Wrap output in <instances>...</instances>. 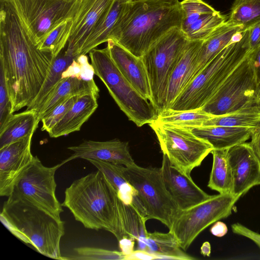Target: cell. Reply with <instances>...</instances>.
Segmentation results:
<instances>
[{"mask_svg":"<svg viewBox=\"0 0 260 260\" xmlns=\"http://www.w3.org/2000/svg\"><path fill=\"white\" fill-rule=\"evenodd\" d=\"M1 222L16 238L40 253L65 260L60 249L64 222L30 204L7 200L0 214Z\"/></svg>","mask_w":260,"mask_h":260,"instance_id":"4","label":"cell"},{"mask_svg":"<svg viewBox=\"0 0 260 260\" xmlns=\"http://www.w3.org/2000/svg\"><path fill=\"white\" fill-rule=\"evenodd\" d=\"M80 0H10L38 46L63 21L73 18Z\"/></svg>","mask_w":260,"mask_h":260,"instance_id":"12","label":"cell"},{"mask_svg":"<svg viewBox=\"0 0 260 260\" xmlns=\"http://www.w3.org/2000/svg\"><path fill=\"white\" fill-rule=\"evenodd\" d=\"M226 21L241 25V31L260 23V0H235Z\"/></svg>","mask_w":260,"mask_h":260,"instance_id":"34","label":"cell"},{"mask_svg":"<svg viewBox=\"0 0 260 260\" xmlns=\"http://www.w3.org/2000/svg\"><path fill=\"white\" fill-rule=\"evenodd\" d=\"M121 211L124 237L136 240L137 249L145 250L144 241L148 233L146 220L132 204H125L121 201Z\"/></svg>","mask_w":260,"mask_h":260,"instance_id":"32","label":"cell"},{"mask_svg":"<svg viewBox=\"0 0 260 260\" xmlns=\"http://www.w3.org/2000/svg\"><path fill=\"white\" fill-rule=\"evenodd\" d=\"M128 2L115 0L113 5L91 32L79 53L86 55L98 46L110 39L111 34L122 17Z\"/></svg>","mask_w":260,"mask_h":260,"instance_id":"25","label":"cell"},{"mask_svg":"<svg viewBox=\"0 0 260 260\" xmlns=\"http://www.w3.org/2000/svg\"><path fill=\"white\" fill-rule=\"evenodd\" d=\"M98 98L93 94L79 96L63 118L48 133L49 137L56 138L80 131L98 108Z\"/></svg>","mask_w":260,"mask_h":260,"instance_id":"22","label":"cell"},{"mask_svg":"<svg viewBox=\"0 0 260 260\" xmlns=\"http://www.w3.org/2000/svg\"><path fill=\"white\" fill-rule=\"evenodd\" d=\"M260 124V104H255L224 115L214 116L203 126H228L254 128Z\"/></svg>","mask_w":260,"mask_h":260,"instance_id":"31","label":"cell"},{"mask_svg":"<svg viewBox=\"0 0 260 260\" xmlns=\"http://www.w3.org/2000/svg\"><path fill=\"white\" fill-rule=\"evenodd\" d=\"M250 56L253 64L255 84V100L257 104H260V45L251 50Z\"/></svg>","mask_w":260,"mask_h":260,"instance_id":"41","label":"cell"},{"mask_svg":"<svg viewBox=\"0 0 260 260\" xmlns=\"http://www.w3.org/2000/svg\"><path fill=\"white\" fill-rule=\"evenodd\" d=\"M122 174L137 191L145 220L156 219L170 230L180 210L164 184L160 168H144L134 164L122 165Z\"/></svg>","mask_w":260,"mask_h":260,"instance_id":"7","label":"cell"},{"mask_svg":"<svg viewBox=\"0 0 260 260\" xmlns=\"http://www.w3.org/2000/svg\"><path fill=\"white\" fill-rule=\"evenodd\" d=\"M202 41H189L173 71L168 83L165 110L169 109L176 99L194 78L196 60Z\"/></svg>","mask_w":260,"mask_h":260,"instance_id":"21","label":"cell"},{"mask_svg":"<svg viewBox=\"0 0 260 260\" xmlns=\"http://www.w3.org/2000/svg\"><path fill=\"white\" fill-rule=\"evenodd\" d=\"M64 194L61 205L69 209L85 228L106 230L118 241L124 237L121 201L100 171L74 181Z\"/></svg>","mask_w":260,"mask_h":260,"instance_id":"3","label":"cell"},{"mask_svg":"<svg viewBox=\"0 0 260 260\" xmlns=\"http://www.w3.org/2000/svg\"><path fill=\"white\" fill-rule=\"evenodd\" d=\"M63 165L61 162L46 167L35 156L31 165L14 185L8 200L30 204L61 219L63 210L56 196L55 174Z\"/></svg>","mask_w":260,"mask_h":260,"instance_id":"10","label":"cell"},{"mask_svg":"<svg viewBox=\"0 0 260 260\" xmlns=\"http://www.w3.org/2000/svg\"><path fill=\"white\" fill-rule=\"evenodd\" d=\"M150 260L159 259L158 255L150 253L146 251L137 249L133 250L130 254L126 255L125 260Z\"/></svg>","mask_w":260,"mask_h":260,"instance_id":"44","label":"cell"},{"mask_svg":"<svg viewBox=\"0 0 260 260\" xmlns=\"http://www.w3.org/2000/svg\"><path fill=\"white\" fill-rule=\"evenodd\" d=\"M77 58L67 53L66 47L55 57L42 87L26 110L37 111L56 84L62 79V73Z\"/></svg>","mask_w":260,"mask_h":260,"instance_id":"30","label":"cell"},{"mask_svg":"<svg viewBox=\"0 0 260 260\" xmlns=\"http://www.w3.org/2000/svg\"><path fill=\"white\" fill-rule=\"evenodd\" d=\"M160 170L165 187L180 210L190 208L211 197L194 182L190 175L174 166L165 154Z\"/></svg>","mask_w":260,"mask_h":260,"instance_id":"16","label":"cell"},{"mask_svg":"<svg viewBox=\"0 0 260 260\" xmlns=\"http://www.w3.org/2000/svg\"><path fill=\"white\" fill-rule=\"evenodd\" d=\"M0 1V66L14 113L33 102L54 58L38 48L10 0Z\"/></svg>","mask_w":260,"mask_h":260,"instance_id":"1","label":"cell"},{"mask_svg":"<svg viewBox=\"0 0 260 260\" xmlns=\"http://www.w3.org/2000/svg\"><path fill=\"white\" fill-rule=\"evenodd\" d=\"M228 227L223 222L219 220L214 223L210 229L211 234L218 237L224 236L228 233Z\"/></svg>","mask_w":260,"mask_h":260,"instance_id":"46","label":"cell"},{"mask_svg":"<svg viewBox=\"0 0 260 260\" xmlns=\"http://www.w3.org/2000/svg\"><path fill=\"white\" fill-rule=\"evenodd\" d=\"M240 198L230 193L212 195L207 200L180 210L169 230L186 251L198 236L216 221L229 217Z\"/></svg>","mask_w":260,"mask_h":260,"instance_id":"11","label":"cell"},{"mask_svg":"<svg viewBox=\"0 0 260 260\" xmlns=\"http://www.w3.org/2000/svg\"><path fill=\"white\" fill-rule=\"evenodd\" d=\"M64 258L67 260H125V255L121 251L84 246L74 248V253Z\"/></svg>","mask_w":260,"mask_h":260,"instance_id":"37","label":"cell"},{"mask_svg":"<svg viewBox=\"0 0 260 260\" xmlns=\"http://www.w3.org/2000/svg\"><path fill=\"white\" fill-rule=\"evenodd\" d=\"M11 108L4 71L0 66V127L13 114Z\"/></svg>","mask_w":260,"mask_h":260,"instance_id":"40","label":"cell"},{"mask_svg":"<svg viewBox=\"0 0 260 260\" xmlns=\"http://www.w3.org/2000/svg\"><path fill=\"white\" fill-rule=\"evenodd\" d=\"M201 253L204 256H210L211 253V245L209 242L203 243L201 247Z\"/></svg>","mask_w":260,"mask_h":260,"instance_id":"48","label":"cell"},{"mask_svg":"<svg viewBox=\"0 0 260 260\" xmlns=\"http://www.w3.org/2000/svg\"><path fill=\"white\" fill-rule=\"evenodd\" d=\"M248 30L249 43L252 50L260 45V23L252 26Z\"/></svg>","mask_w":260,"mask_h":260,"instance_id":"45","label":"cell"},{"mask_svg":"<svg viewBox=\"0 0 260 260\" xmlns=\"http://www.w3.org/2000/svg\"><path fill=\"white\" fill-rule=\"evenodd\" d=\"M89 55L94 74L104 83L129 120L141 127L156 120L158 113L153 105L142 96L121 73L107 46L104 49L94 48Z\"/></svg>","mask_w":260,"mask_h":260,"instance_id":"6","label":"cell"},{"mask_svg":"<svg viewBox=\"0 0 260 260\" xmlns=\"http://www.w3.org/2000/svg\"><path fill=\"white\" fill-rule=\"evenodd\" d=\"M68 149L73 153L62 161L63 164L77 158L98 159L125 167L135 164L129 153L128 143L117 139L106 141L85 140Z\"/></svg>","mask_w":260,"mask_h":260,"instance_id":"18","label":"cell"},{"mask_svg":"<svg viewBox=\"0 0 260 260\" xmlns=\"http://www.w3.org/2000/svg\"><path fill=\"white\" fill-rule=\"evenodd\" d=\"M40 121L34 110H25L13 114L0 127V149L5 146L34 134Z\"/></svg>","mask_w":260,"mask_h":260,"instance_id":"26","label":"cell"},{"mask_svg":"<svg viewBox=\"0 0 260 260\" xmlns=\"http://www.w3.org/2000/svg\"><path fill=\"white\" fill-rule=\"evenodd\" d=\"M118 242L121 251L125 255V256L134 250V240L127 237H124L119 240Z\"/></svg>","mask_w":260,"mask_h":260,"instance_id":"47","label":"cell"},{"mask_svg":"<svg viewBox=\"0 0 260 260\" xmlns=\"http://www.w3.org/2000/svg\"><path fill=\"white\" fill-rule=\"evenodd\" d=\"M72 24V18L61 22L50 32L38 48L51 52L53 57H56L67 45Z\"/></svg>","mask_w":260,"mask_h":260,"instance_id":"36","label":"cell"},{"mask_svg":"<svg viewBox=\"0 0 260 260\" xmlns=\"http://www.w3.org/2000/svg\"><path fill=\"white\" fill-rule=\"evenodd\" d=\"M241 27L226 20L203 40L196 60L194 77L230 43Z\"/></svg>","mask_w":260,"mask_h":260,"instance_id":"24","label":"cell"},{"mask_svg":"<svg viewBox=\"0 0 260 260\" xmlns=\"http://www.w3.org/2000/svg\"><path fill=\"white\" fill-rule=\"evenodd\" d=\"M181 5L183 11V19L180 29L183 30L205 14L216 11L203 0H183Z\"/></svg>","mask_w":260,"mask_h":260,"instance_id":"38","label":"cell"},{"mask_svg":"<svg viewBox=\"0 0 260 260\" xmlns=\"http://www.w3.org/2000/svg\"><path fill=\"white\" fill-rule=\"evenodd\" d=\"M253 128L214 125L191 129L198 137L207 141L213 149H228L246 142L250 138Z\"/></svg>","mask_w":260,"mask_h":260,"instance_id":"23","label":"cell"},{"mask_svg":"<svg viewBox=\"0 0 260 260\" xmlns=\"http://www.w3.org/2000/svg\"><path fill=\"white\" fill-rule=\"evenodd\" d=\"M189 41L180 28H173L141 57L149 80L151 102L158 113L165 110L170 78Z\"/></svg>","mask_w":260,"mask_h":260,"instance_id":"8","label":"cell"},{"mask_svg":"<svg viewBox=\"0 0 260 260\" xmlns=\"http://www.w3.org/2000/svg\"><path fill=\"white\" fill-rule=\"evenodd\" d=\"M86 160L103 173L117 192L121 201L125 204H132L137 195V191L124 177L121 170L122 165L91 158Z\"/></svg>","mask_w":260,"mask_h":260,"instance_id":"28","label":"cell"},{"mask_svg":"<svg viewBox=\"0 0 260 260\" xmlns=\"http://www.w3.org/2000/svg\"><path fill=\"white\" fill-rule=\"evenodd\" d=\"M228 157L232 171L233 194L240 198L260 179V162L249 143L244 142L228 149Z\"/></svg>","mask_w":260,"mask_h":260,"instance_id":"17","label":"cell"},{"mask_svg":"<svg viewBox=\"0 0 260 260\" xmlns=\"http://www.w3.org/2000/svg\"><path fill=\"white\" fill-rule=\"evenodd\" d=\"M144 242L146 246L145 251L158 255L159 259H196L184 252L174 234L170 231L166 233L158 232H148Z\"/></svg>","mask_w":260,"mask_h":260,"instance_id":"27","label":"cell"},{"mask_svg":"<svg viewBox=\"0 0 260 260\" xmlns=\"http://www.w3.org/2000/svg\"><path fill=\"white\" fill-rule=\"evenodd\" d=\"M250 146L260 162V124L252 129Z\"/></svg>","mask_w":260,"mask_h":260,"instance_id":"43","label":"cell"},{"mask_svg":"<svg viewBox=\"0 0 260 260\" xmlns=\"http://www.w3.org/2000/svg\"><path fill=\"white\" fill-rule=\"evenodd\" d=\"M259 184H260V179H259V182L258 183V185H259Z\"/></svg>","mask_w":260,"mask_h":260,"instance_id":"50","label":"cell"},{"mask_svg":"<svg viewBox=\"0 0 260 260\" xmlns=\"http://www.w3.org/2000/svg\"><path fill=\"white\" fill-rule=\"evenodd\" d=\"M33 134L0 149V195L8 197L14 185L32 162Z\"/></svg>","mask_w":260,"mask_h":260,"instance_id":"14","label":"cell"},{"mask_svg":"<svg viewBox=\"0 0 260 260\" xmlns=\"http://www.w3.org/2000/svg\"><path fill=\"white\" fill-rule=\"evenodd\" d=\"M149 125L157 137L163 154L185 174L190 175L213 149L210 143L196 136L190 129L156 120Z\"/></svg>","mask_w":260,"mask_h":260,"instance_id":"9","label":"cell"},{"mask_svg":"<svg viewBox=\"0 0 260 260\" xmlns=\"http://www.w3.org/2000/svg\"><path fill=\"white\" fill-rule=\"evenodd\" d=\"M226 17L216 11L205 14L191 25L181 30L189 41H202L224 23Z\"/></svg>","mask_w":260,"mask_h":260,"instance_id":"35","label":"cell"},{"mask_svg":"<svg viewBox=\"0 0 260 260\" xmlns=\"http://www.w3.org/2000/svg\"><path fill=\"white\" fill-rule=\"evenodd\" d=\"M183 16L179 0L128 2L110 39L142 57L166 33L180 28Z\"/></svg>","mask_w":260,"mask_h":260,"instance_id":"2","label":"cell"},{"mask_svg":"<svg viewBox=\"0 0 260 260\" xmlns=\"http://www.w3.org/2000/svg\"><path fill=\"white\" fill-rule=\"evenodd\" d=\"M234 233L246 237L254 242L260 248V234L239 223L231 225Z\"/></svg>","mask_w":260,"mask_h":260,"instance_id":"42","label":"cell"},{"mask_svg":"<svg viewBox=\"0 0 260 260\" xmlns=\"http://www.w3.org/2000/svg\"><path fill=\"white\" fill-rule=\"evenodd\" d=\"M250 51L248 29L241 40L229 44L192 79L169 109L185 111L201 108Z\"/></svg>","mask_w":260,"mask_h":260,"instance_id":"5","label":"cell"},{"mask_svg":"<svg viewBox=\"0 0 260 260\" xmlns=\"http://www.w3.org/2000/svg\"><path fill=\"white\" fill-rule=\"evenodd\" d=\"M100 89L93 79L85 80L76 77L62 78L52 89L36 111L39 120L55 107L74 96L93 94L99 96Z\"/></svg>","mask_w":260,"mask_h":260,"instance_id":"20","label":"cell"},{"mask_svg":"<svg viewBox=\"0 0 260 260\" xmlns=\"http://www.w3.org/2000/svg\"><path fill=\"white\" fill-rule=\"evenodd\" d=\"M250 53L201 108L203 110L214 116L257 104L255 76Z\"/></svg>","mask_w":260,"mask_h":260,"instance_id":"13","label":"cell"},{"mask_svg":"<svg viewBox=\"0 0 260 260\" xmlns=\"http://www.w3.org/2000/svg\"><path fill=\"white\" fill-rule=\"evenodd\" d=\"M213 164L208 186L219 193L233 194L234 180L228 149H213Z\"/></svg>","mask_w":260,"mask_h":260,"instance_id":"29","label":"cell"},{"mask_svg":"<svg viewBox=\"0 0 260 260\" xmlns=\"http://www.w3.org/2000/svg\"><path fill=\"white\" fill-rule=\"evenodd\" d=\"M79 96H73L55 107L43 117L42 131L49 133L64 116L76 102Z\"/></svg>","mask_w":260,"mask_h":260,"instance_id":"39","label":"cell"},{"mask_svg":"<svg viewBox=\"0 0 260 260\" xmlns=\"http://www.w3.org/2000/svg\"><path fill=\"white\" fill-rule=\"evenodd\" d=\"M107 46L121 73L142 96L151 102L149 80L142 58L134 55L112 39L107 41Z\"/></svg>","mask_w":260,"mask_h":260,"instance_id":"19","label":"cell"},{"mask_svg":"<svg viewBox=\"0 0 260 260\" xmlns=\"http://www.w3.org/2000/svg\"><path fill=\"white\" fill-rule=\"evenodd\" d=\"M115 0H80L72 18L71 35L66 47L67 53L76 58L94 27L109 11Z\"/></svg>","mask_w":260,"mask_h":260,"instance_id":"15","label":"cell"},{"mask_svg":"<svg viewBox=\"0 0 260 260\" xmlns=\"http://www.w3.org/2000/svg\"><path fill=\"white\" fill-rule=\"evenodd\" d=\"M213 116L205 112L202 108L185 111L168 109L158 113L156 120L162 123L191 129L202 126L204 122Z\"/></svg>","mask_w":260,"mask_h":260,"instance_id":"33","label":"cell"},{"mask_svg":"<svg viewBox=\"0 0 260 260\" xmlns=\"http://www.w3.org/2000/svg\"><path fill=\"white\" fill-rule=\"evenodd\" d=\"M140 1V0H127L128 2H134V1Z\"/></svg>","mask_w":260,"mask_h":260,"instance_id":"49","label":"cell"}]
</instances>
